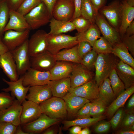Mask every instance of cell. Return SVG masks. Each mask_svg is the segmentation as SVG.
I'll return each mask as SVG.
<instances>
[{
  "label": "cell",
  "mask_w": 134,
  "mask_h": 134,
  "mask_svg": "<svg viewBox=\"0 0 134 134\" xmlns=\"http://www.w3.org/2000/svg\"><path fill=\"white\" fill-rule=\"evenodd\" d=\"M2 79L8 86L2 89L1 90L6 92H10L11 95L16 98V100L22 104L26 100V97L30 86L25 87L23 85L22 76L15 81H9L4 78Z\"/></svg>",
  "instance_id": "18"
},
{
  "label": "cell",
  "mask_w": 134,
  "mask_h": 134,
  "mask_svg": "<svg viewBox=\"0 0 134 134\" xmlns=\"http://www.w3.org/2000/svg\"><path fill=\"white\" fill-rule=\"evenodd\" d=\"M127 3L130 5L134 6V0H126Z\"/></svg>",
  "instance_id": "62"
},
{
  "label": "cell",
  "mask_w": 134,
  "mask_h": 134,
  "mask_svg": "<svg viewBox=\"0 0 134 134\" xmlns=\"http://www.w3.org/2000/svg\"><path fill=\"white\" fill-rule=\"evenodd\" d=\"M69 130V134H79L82 130V127L78 126H72Z\"/></svg>",
  "instance_id": "55"
},
{
  "label": "cell",
  "mask_w": 134,
  "mask_h": 134,
  "mask_svg": "<svg viewBox=\"0 0 134 134\" xmlns=\"http://www.w3.org/2000/svg\"><path fill=\"white\" fill-rule=\"evenodd\" d=\"M22 110L21 104L15 99L9 107L0 110V122H9L17 127L20 125Z\"/></svg>",
  "instance_id": "15"
},
{
  "label": "cell",
  "mask_w": 134,
  "mask_h": 134,
  "mask_svg": "<svg viewBox=\"0 0 134 134\" xmlns=\"http://www.w3.org/2000/svg\"><path fill=\"white\" fill-rule=\"evenodd\" d=\"M30 30V27L24 16L12 9H10L8 21L5 27L4 32L12 30L23 32Z\"/></svg>",
  "instance_id": "21"
},
{
  "label": "cell",
  "mask_w": 134,
  "mask_h": 134,
  "mask_svg": "<svg viewBox=\"0 0 134 134\" xmlns=\"http://www.w3.org/2000/svg\"><path fill=\"white\" fill-rule=\"evenodd\" d=\"M96 11H98L104 6L105 0H90Z\"/></svg>",
  "instance_id": "51"
},
{
  "label": "cell",
  "mask_w": 134,
  "mask_h": 134,
  "mask_svg": "<svg viewBox=\"0 0 134 134\" xmlns=\"http://www.w3.org/2000/svg\"><path fill=\"white\" fill-rule=\"evenodd\" d=\"M31 67L42 71H50L57 61L55 56L47 50L30 57Z\"/></svg>",
  "instance_id": "11"
},
{
  "label": "cell",
  "mask_w": 134,
  "mask_h": 134,
  "mask_svg": "<svg viewBox=\"0 0 134 134\" xmlns=\"http://www.w3.org/2000/svg\"><path fill=\"white\" fill-rule=\"evenodd\" d=\"M98 12L95 10L90 0H82L81 8V16L92 24L95 23Z\"/></svg>",
  "instance_id": "34"
},
{
  "label": "cell",
  "mask_w": 134,
  "mask_h": 134,
  "mask_svg": "<svg viewBox=\"0 0 134 134\" xmlns=\"http://www.w3.org/2000/svg\"><path fill=\"white\" fill-rule=\"evenodd\" d=\"M105 118L102 115L97 118H78L72 120H65L63 122V128L66 129L74 126H78L81 127H87L94 125L98 121L103 120Z\"/></svg>",
  "instance_id": "33"
},
{
  "label": "cell",
  "mask_w": 134,
  "mask_h": 134,
  "mask_svg": "<svg viewBox=\"0 0 134 134\" xmlns=\"http://www.w3.org/2000/svg\"><path fill=\"white\" fill-rule=\"evenodd\" d=\"M121 9V3L115 1L108 6H103L99 10L118 32L120 24Z\"/></svg>",
  "instance_id": "17"
},
{
  "label": "cell",
  "mask_w": 134,
  "mask_h": 134,
  "mask_svg": "<svg viewBox=\"0 0 134 134\" xmlns=\"http://www.w3.org/2000/svg\"><path fill=\"white\" fill-rule=\"evenodd\" d=\"M71 21L78 33H82L87 30L92 24L82 16L73 19Z\"/></svg>",
  "instance_id": "40"
},
{
  "label": "cell",
  "mask_w": 134,
  "mask_h": 134,
  "mask_svg": "<svg viewBox=\"0 0 134 134\" xmlns=\"http://www.w3.org/2000/svg\"><path fill=\"white\" fill-rule=\"evenodd\" d=\"M115 56L112 53L98 54L95 65V80L98 86L109 77L113 70L115 68L118 62Z\"/></svg>",
  "instance_id": "1"
},
{
  "label": "cell",
  "mask_w": 134,
  "mask_h": 134,
  "mask_svg": "<svg viewBox=\"0 0 134 134\" xmlns=\"http://www.w3.org/2000/svg\"><path fill=\"white\" fill-rule=\"evenodd\" d=\"M9 51L7 47L3 42L1 38H0V55Z\"/></svg>",
  "instance_id": "56"
},
{
  "label": "cell",
  "mask_w": 134,
  "mask_h": 134,
  "mask_svg": "<svg viewBox=\"0 0 134 134\" xmlns=\"http://www.w3.org/2000/svg\"><path fill=\"white\" fill-rule=\"evenodd\" d=\"M100 34L98 27L94 23L86 31L82 33H77L76 36L79 42L81 41H87L92 47L95 41L101 37Z\"/></svg>",
  "instance_id": "31"
},
{
  "label": "cell",
  "mask_w": 134,
  "mask_h": 134,
  "mask_svg": "<svg viewBox=\"0 0 134 134\" xmlns=\"http://www.w3.org/2000/svg\"><path fill=\"white\" fill-rule=\"evenodd\" d=\"M113 45L104 37H100L94 43L92 49L98 54L112 53Z\"/></svg>",
  "instance_id": "36"
},
{
  "label": "cell",
  "mask_w": 134,
  "mask_h": 134,
  "mask_svg": "<svg viewBox=\"0 0 134 134\" xmlns=\"http://www.w3.org/2000/svg\"><path fill=\"white\" fill-rule=\"evenodd\" d=\"M121 4L120 22L118 32L121 38L125 36L127 28L134 20V6L129 5L126 0L123 1Z\"/></svg>",
  "instance_id": "24"
},
{
  "label": "cell",
  "mask_w": 134,
  "mask_h": 134,
  "mask_svg": "<svg viewBox=\"0 0 134 134\" xmlns=\"http://www.w3.org/2000/svg\"><path fill=\"white\" fill-rule=\"evenodd\" d=\"M91 133V131L87 127L81 130L79 134H90Z\"/></svg>",
  "instance_id": "61"
},
{
  "label": "cell",
  "mask_w": 134,
  "mask_h": 134,
  "mask_svg": "<svg viewBox=\"0 0 134 134\" xmlns=\"http://www.w3.org/2000/svg\"><path fill=\"white\" fill-rule=\"evenodd\" d=\"M24 0H8L10 9L16 11Z\"/></svg>",
  "instance_id": "52"
},
{
  "label": "cell",
  "mask_w": 134,
  "mask_h": 134,
  "mask_svg": "<svg viewBox=\"0 0 134 134\" xmlns=\"http://www.w3.org/2000/svg\"><path fill=\"white\" fill-rule=\"evenodd\" d=\"M29 91L26 99L39 105L52 96L50 88L47 84L30 87Z\"/></svg>",
  "instance_id": "20"
},
{
  "label": "cell",
  "mask_w": 134,
  "mask_h": 134,
  "mask_svg": "<svg viewBox=\"0 0 134 134\" xmlns=\"http://www.w3.org/2000/svg\"><path fill=\"white\" fill-rule=\"evenodd\" d=\"M15 134H31L30 133L26 132L22 129L20 125L17 127Z\"/></svg>",
  "instance_id": "59"
},
{
  "label": "cell",
  "mask_w": 134,
  "mask_h": 134,
  "mask_svg": "<svg viewBox=\"0 0 134 134\" xmlns=\"http://www.w3.org/2000/svg\"><path fill=\"white\" fill-rule=\"evenodd\" d=\"M128 102L127 108L129 109H133L134 107V95L133 94Z\"/></svg>",
  "instance_id": "57"
},
{
  "label": "cell",
  "mask_w": 134,
  "mask_h": 134,
  "mask_svg": "<svg viewBox=\"0 0 134 134\" xmlns=\"http://www.w3.org/2000/svg\"><path fill=\"white\" fill-rule=\"evenodd\" d=\"M82 1V0H74L75 10L72 20L81 15V8Z\"/></svg>",
  "instance_id": "50"
},
{
  "label": "cell",
  "mask_w": 134,
  "mask_h": 134,
  "mask_svg": "<svg viewBox=\"0 0 134 134\" xmlns=\"http://www.w3.org/2000/svg\"><path fill=\"white\" fill-rule=\"evenodd\" d=\"M115 69L125 89L134 85V68L120 60L117 63Z\"/></svg>",
  "instance_id": "22"
},
{
  "label": "cell",
  "mask_w": 134,
  "mask_h": 134,
  "mask_svg": "<svg viewBox=\"0 0 134 134\" xmlns=\"http://www.w3.org/2000/svg\"><path fill=\"white\" fill-rule=\"evenodd\" d=\"M94 74L81 63H74L69 76L71 88L83 85L93 79Z\"/></svg>",
  "instance_id": "10"
},
{
  "label": "cell",
  "mask_w": 134,
  "mask_h": 134,
  "mask_svg": "<svg viewBox=\"0 0 134 134\" xmlns=\"http://www.w3.org/2000/svg\"><path fill=\"white\" fill-rule=\"evenodd\" d=\"M99 98L107 106L109 105L116 97L108 78L105 79L99 86Z\"/></svg>",
  "instance_id": "32"
},
{
  "label": "cell",
  "mask_w": 134,
  "mask_h": 134,
  "mask_svg": "<svg viewBox=\"0 0 134 134\" xmlns=\"http://www.w3.org/2000/svg\"><path fill=\"white\" fill-rule=\"evenodd\" d=\"M134 35V20L132 22L127 28L125 31V36H129Z\"/></svg>",
  "instance_id": "54"
},
{
  "label": "cell",
  "mask_w": 134,
  "mask_h": 134,
  "mask_svg": "<svg viewBox=\"0 0 134 134\" xmlns=\"http://www.w3.org/2000/svg\"><path fill=\"white\" fill-rule=\"evenodd\" d=\"M22 110L20 117V125H23L38 118L42 113L39 105L26 100L21 104Z\"/></svg>",
  "instance_id": "16"
},
{
  "label": "cell",
  "mask_w": 134,
  "mask_h": 134,
  "mask_svg": "<svg viewBox=\"0 0 134 134\" xmlns=\"http://www.w3.org/2000/svg\"><path fill=\"white\" fill-rule=\"evenodd\" d=\"M61 98L64 101L67 111L71 116H75L85 104L90 102L86 98L74 95L69 92Z\"/></svg>",
  "instance_id": "23"
},
{
  "label": "cell",
  "mask_w": 134,
  "mask_h": 134,
  "mask_svg": "<svg viewBox=\"0 0 134 134\" xmlns=\"http://www.w3.org/2000/svg\"><path fill=\"white\" fill-rule=\"evenodd\" d=\"M116 133L119 134H134V131L123 128L122 130L118 131Z\"/></svg>",
  "instance_id": "58"
},
{
  "label": "cell",
  "mask_w": 134,
  "mask_h": 134,
  "mask_svg": "<svg viewBox=\"0 0 134 134\" xmlns=\"http://www.w3.org/2000/svg\"><path fill=\"white\" fill-rule=\"evenodd\" d=\"M10 8L8 0H0V38L4 34V30L9 20Z\"/></svg>",
  "instance_id": "35"
},
{
  "label": "cell",
  "mask_w": 134,
  "mask_h": 134,
  "mask_svg": "<svg viewBox=\"0 0 134 134\" xmlns=\"http://www.w3.org/2000/svg\"><path fill=\"white\" fill-rule=\"evenodd\" d=\"M42 2L41 0H24L16 11L25 16Z\"/></svg>",
  "instance_id": "39"
},
{
  "label": "cell",
  "mask_w": 134,
  "mask_h": 134,
  "mask_svg": "<svg viewBox=\"0 0 134 134\" xmlns=\"http://www.w3.org/2000/svg\"><path fill=\"white\" fill-rule=\"evenodd\" d=\"M75 10L73 2L70 0H57L53 8L52 17L62 21H71Z\"/></svg>",
  "instance_id": "6"
},
{
  "label": "cell",
  "mask_w": 134,
  "mask_h": 134,
  "mask_svg": "<svg viewBox=\"0 0 134 134\" xmlns=\"http://www.w3.org/2000/svg\"><path fill=\"white\" fill-rule=\"evenodd\" d=\"M48 8L52 16V12L53 7L57 0H41Z\"/></svg>",
  "instance_id": "53"
},
{
  "label": "cell",
  "mask_w": 134,
  "mask_h": 134,
  "mask_svg": "<svg viewBox=\"0 0 134 134\" xmlns=\"http://www.w3.org/2000/svg\"><path fill=\"white\" fill-rule=\"evenodd\" d=\"M112 53L120 60L134 68V59L127 48L120 42L113 45Z\"/></svg>",
  "instance_id": "30"
},
{
  "label": "cell",
  "mask_w": 134,
  "mask_h": 134,
  "mask_svg": "<svg viewBox=\"0 0 134 134\" xmlns=\"http://www.w3.org/2000/svg\"><path fill=\"white\" fill-rule=\"evenodd\" d=\"M50 30L48 34L57 35L67 33L75 30L71 21L57 20L52 17L50 20Z\"/></svg>",
  "instance_id": "28"
},
{
  "label": "cell",
  "mask_w": 134,
  "mask_h": 134,
  "mask_svg": "<svg viewBox=\"0 0 134 134\" xmlns=\"http://www.w3.org/2000/svg\"><path fill=\"white\" fill-rule=\"evenodd\" d=\"M60 121L59 119L52 118L44 113L35 120L23 125L22 129L31 134L41 132Z\"/></svg>",
  "instance_id": "9"
},
{
  "label": "cell",
  "mask_w": 134,
  "mask_h": 134,
  "mask_svg": "<svg viewBox=\"0 0 134 134\" xmlns=\"http://www.w3.org/2000/svg\"><path fill=\"white\" fill-rule=\"evenodd\" d=\"M77 45L78 53L82 59L92 49V47L91 45L86 41H80L79 42Z\"/></svg>",
  "instance_id": "45"
},
{
  "label": "cell",
  "mask_w": 134,
  "mask_h": 134,
  "mask_svg": "<svg viewBox=\"0 0 134 134\" xmlns=\"http://www.w3.org/2000/svg\"><path fill=\"white\" fill-rule=\"evenodd\" d=\"M15 97L8 92H0V110L6 109L10 106L13 103Z\"/></svg>",
  "instance_id": "42"
},
{
  "label": "cell",
  "mask_w": 134,
  "mask_h": 134,
  "mask_svg": "<svg viewBox=\"0 0 134 134\" xmlns=\"http://www.w3.org/2000/svg\"><path fill=\"white\" fill-rule=\"evenodd\" d=\"M74 64L66 61H57L49 71L51 76V80L69 77Z\"/></svg>",
  "instance_id": "27"
},
{
  "label": "cell",
  "mask_w": 134,
  "mask_h": 134,
  "mask_svg": "<svg viewBox=\"0 0 134 134\" xmlns=\"http://www.w3.org/2000/svg\"><path fill=\"white\" fill-rule=\"evenodd\" d=\"M47 50L55 55L62 49L69 48L77 44L79 42L76 36L61 34H48Z\"/></svg>",
  "instance_id": "2"
},
{
  "label": "cell",
  "mask_w": 134,
  "mask_h": 134,
  "mask_svg": "<svg viewBox=\"0 0 134 134\" xmlns=\"http://www.w3.org/2000/svg\"><path fill=\"white\" fill-rule=\"evenodd\" d=\"M30 30L21 32L12 30L6 31L1 38L2 40L9 51H12L28 39Z\"/></svg>",
  "instance_id": "13"
},
{
  "label": "cell",
  "mask_w": 134,
  "mask_h": 134,
  "mask_svg": "<svg viewBox=\"0 0 134 134\" xmlns=\"http://www.w3.org/2000/svg\"><path fill=\"white\" fill-rule=\"evenodd\" d=\"M95 23L103 37L113 46L116 43L121 41V38L118 32L111 26L103 16L98 12L95 19Z\"/></svg>",
  "instance_id": "12"
},
{
  "label": "cell",
  "mask_w": 134,
  "mask_h": 134,
  "mask_svg": "<svg viewBox=\"0 0 134 134\" xmlns=\"http://www.w3.org/2000/svg\"><path fill=\"white\" fill-rule=\"evenodd\" d=\"M47 84L49 86L52 95L55 97L62 98L68 92L71 87L70 78L69 77L62 79L51 80Z\"/></svg>",
  "instance_id": "26"
},
{
  "label": "cell",
  "mask_w": 134,
  "mask_h": 134,
  "mask_svg": "<svg viewBox=\"0 0 134 134\" xmlns=\"http://www.w3.org/2000/svg\"><path fill=\"white\" fill-rule=\"evenodd\" d=\"M134 124V115L133 112L129 111L125 113L124 112L121 124L123 128L127 129Z\"/></svg>",
  "instance_id": "47"
},
{
  "label": "cell",
  "mask_w": 134,
  "mask_h": 134,
  "mask_svg": "<svg viewBox=\"0 0 134 134\" xmlns=\"http://www.w3.org/2000/svg\"><path fill=\"white\" fill-rule=\"evenodd\" d=\"M43 133L44 134H56V131L54 129L51 128L47 129Z\"/></svg>",
  "instance_id": "60"
},
{
  "label": "cell",
  "mask_w": 134,
  "mask_h": 134,
  "mask_svg": "<svg viewBox=\"0 0 134 134\" xmlns=\"http://www.w3.org/2000/svg\"><path fill=\"white\" fill-rule=\"evenodd\" d=\"M71 0V1H72L73 2V0Z\"/></svg>",
  "instance_id": "63"
},
{
  "label": "cell",
  "mask_w": 134,
  "mask_h": 134,
  "mask_svg": "<svg viewBox=\"0 0 134 134\" xmlns=\"http://www.w3.org/2000/svg\"><path fill=\"white\" fill-rule=\"evenodd\" d=\"M122 42L127 48L131 55L134 56V35L127 36H124L121 38Z\"/></svg>",
  "instance_id": "49"
},
{
  "label": "cell",
  "mask_w": 134,
  "mask_h": 134,
  "mask_svg": "<svg viewBox=\"0 0 134 134\" xmlns=\"http://www.w3.org/2000/svg\"><path fill=\"white\" fill-rule=\"evenodd\" d=\"M111 87L116 97L125 90L124 84L117 74L115 68L112 70L109 76Z\"/></svg>",
  "instance_id": "37"
},
{
  "label": "cell",
  "mask_w": 134,
  "mask_h": 134,
  "mask_svg": "<svg viewBox=\"0 0 134 134\" xmlns=\"http://www.w3.org/2000/svg\"><path fill=\"white\" fill-rule=\"evenodd\" d=\"M0 67L10 81H15L19 79L16 66L10 51L0 55Z\"/></svg>",
  "instance_id": "19"
},
{
  "label": "cell",
  "mask_w": 134,
  "mask_h": 134,
  "mask_svg": "<svg viewBox=\"0 0 134 134\" xmlns=\"http://www.w3.org/2000/svg\"><path fill=\"white\" fill-rule=\"evenodd\" d=\"M47 33L43 30H39L33 34L28 40V47L30 57L47 50Z\"/></svg>",
  "instance_id": "8"
},
{
  "label": "cell",
  "mask_w": 134,
  "mask_h": 134,
  "mask_svg": "<svg viewBox=\"0 0 134 134\" xmlns=\"http://www.w3.org/2000/svg\"><path fill=\"white\" fill-rule=\"evenodd\" d=\"M124 112L121 107L112 116L109 121L111 127L113 129H116L121 125Z\"/></svg>",
  "instance_id": "43"
},
{
  "label": "cell",
  "mask_w": 134,
  "mask_h": 134,
  "mask_svg": "<svg viewBox=\"0 0 134 134\" xmlns=\"http://www.w3.org/2000/svg\"><path fill=\"white\" fill-rule=\"evenodd\" d=\"M134 93L133 85L121 93L107 107L105 111L109 118L112 117L120 108L123 107L127 100Z\"/></svg>",
  "instance_id": "25"
},
{
  "label": "cell",
  "mask_w": 134,
  "mask_h": 134,
  "mask_svg": "<svg viewBox=\"0 0 134 134\" xmlns=\"http://www.w3.org/2000/svg\"><path fill=\"white\" fill-rule=\"evenodd\" d=\"M69 92L74 95L86 98L92 102L99 98V86L92 79L76 87L70 88Z\"/></svg>",
  "instance_id": "14"
},
{
  "label": "cell",
  "mask_w": 134,
  "mask_h": 134,
  "mask_svg": "<svg viewBox=\"0 0 134 134\" xmlns=\"http://www.w3.org/2000/svg\"><path fill=\"white\" fill-rule=\"evenodd\" d=\"M77 47V44L71 48L61 50L54 55L56 60L81 63L82 59L78 53Z\"/></svg>",
  "instance_id": "29"
},
{
  "label": "cell",
  "mask_w": 134,
  "mask_h": 134,
  "mask_svg": "<svg viewBox=\"0 0 134 134\" xmlns=\"http://www.w3.org/2000/svg\"><path fill=\"white\" fill-rule=\"evenodd\" d=\"M42 113L51 118L60 119L66 117L67 111L64 100L61 98L54 97L39 104Z\"/></svg>",
  "instance_id": "4"
},
{
  "label": "cell",
  "mask_w": 134,
  "mask_h": 134,
  "mask_svg": "<svg viewBox=\"0 0 134 134\" xmlns=\"http://www.w3.org/2000/svg\"><path fill=\"white\" fill-rule=\"evenodd\" d=\"M22 76L23 79V85L25 87L47 84L52 79L49 71H41L31 67Z\"/></svg>",
  "instance_id": "7"
},
{
  "label": "cell",
  "mask_w": 134,
  "mask_h": 134,
  "mask_svg": "<svg viewBox=\"0 0 134 134\" xmlns=\"http://www.w3.org/2000/svg\"><path fill=\"white\" fill-rule=\"evenodd\" d=\"M28 39L20 46L10 51L16 64L19 76H22L31 67Z\"/></svg>",
  "instance_id": "5"
},
{
  "label": "cell",
  "mask_w": 134,
  "mask_h": 134,
  "mask_svg": "<svg viewBox=\"0 0 134 134\" xmlns=\"http://www.w3.org/2000/svg\"><path fill=\"white\" fill-rule=\"evenodd\" d=\"M92 103L89 102L85 104L78 111L75 115L78 118L91 117L90 110Z\"/></svg>",
  "instance_id": "48"
},
{
  "label": "cell",
  "mask_w": 134,
  "mask_h": 134,
  "mask_svg": "<svg viewBox=\"0 0 134 134\" xmlns=\"http://www.w3.org/2000/svg\"><path fill=\"white\" fill-rule=\"evenodd\" d=\"M90 115L93 118H97L103 115L105 111L107 105L99 98L92 102Z\"/></svg>",
  "instance_id": "38"
},
{
  "label": "cell",
  "mask_w": 134,
  "mask_h": 134,
  "mask_svg": "<svg viewBox=\"0 0 134 134\" xmlns=\"http://www.w3.org/2000/svg\"><path fill=\"white\" fill-rule=\"evenodd\" d=\"M17 127L6 122H0V134H14Z\"/></svg>",
  "instance_id": "44"
},
{
  "label": "cell",
  "mask_w": 134,
  "mask_h": 134,
  "mask_svg": "<svg viewBox=\"0 0 134 134\" xmlns=\"http://www.w3.org/2000/svg\"><path fill=\"white\" fill-rule=\"evenodd\" d=\"M101 120L96 124L94 128V131L99 134H101L108 132L111 127L109 121Z\"/></svg>",
  "instance_id": "46"
},
{
  "label": "cell",
  "mask_w": 134,
  "mask_h": 134,
  "mask_svg": "<svg viewBox=\"0 0 134 134\" xmlns=\"http://www.w3.org/2000/svg\"><path fill=\"white\" fill-rule=\"evenodd\" d=\"M98 54L92 49L82 58L81 64L88 70H91L95 67Z\"/></svg>",
  "instance_id": "41"
},
{
  "label": "cell",
  "mask_w": 134,
  "mask_h": 134,
  "mask_svg": "<svg viewBox=\"0 0 134 134\" xmlns=\"http://www.w3.org/2000/svg\"><path fill=\"white\" fill-rule=\"evenodd\" d=\"M31 30L37 29L47 24L52 17L45 4L42 2L24 16Z\"/></svg>",
  "instance_id": "3"
}]
</instances>
